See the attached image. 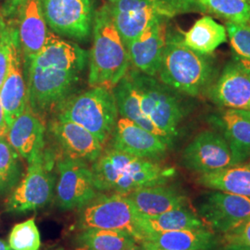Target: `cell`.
<instances>
[{
	"mask_svg": "<svg viewBox=\"0 0 250 250\" xmlns=\"http://www.w3.org/2000/svg\"><path fill=\"white\" fill-rule=\"evenodd\" d=\"M108 6L126 46L156 21L167 20L159 0H118Z\"/></svg>",
	"mask_w": 250,
	"mask_h": 250,
	"instance_id": "cell-14",
	"label": "cell"
},
{
	"mask_svg": "<svg viewBox=\"0 0 250 250\" xmlns=\"http://www.w3.org/2000/svg\"><path fill=\"white\" fill-rule=\"evenodd\" d=\"M184 44L200 55H210L227 41V31L223 24L205 15L198 19L182 35Z\"/></svg>",
	"mask_w": 250,
	"mask_h": 250,
	"instance_id": "cell-27",
	"label": "cell"
},
{
	"mask_svg": "<svg viewBox=\"0 0 250 250\" xmlns=\"http://www.w3.org/2000/svg\"><path fill=\"white\" fill-rule=\"evenodd\" d=\"M142 247H143L144 249L146 250H162V249H160V248H158L157 246H155V245H153L152 243L150 242L147 241H142L139 243Z\"/></svg>",
	"mask_w": 250,
	"mask_h": 250,
	"instance_id": "cell-37",
	"label": "cell"
},
{
	"mask_svg": "<svg viewBox=\"0 0 250 250\" xmlns=\"http://www.w3.org/2000/svg\"></svg>",
	"mask_w": 250,
	"mask_h": 250,
	"instance_id": "cell-45",
	"label": "cell"
},
{
	"mask_svg": "<svg viewBox=\"0 0 250 250\" xmlns=\"http://www.w3.org/2000/svg\"><path fill=\"white\" fill-rule=\"evenodd\" d=\"M167 33L166 19H160L126 46L134 69L157 77L166 45Z\"/></svg>",
	"mask_w": 250,
	"mask_h": 250,
	"instance_id": "cell-18",
	"label": "cell"
},
{
	"mask_svg": "<svg viewBox=\"0 0 250 250\" xmlns=\"http://www.w3.org/2000/svg\"><path fill=\"white\" fill-rule=\"evenodd\" d=\"M221 250H250V247L235 244H224Z\"/></svg>",
	"mask_w": 250,
	"mask_h": 250,
	"instance_id": "cell-36",
	"label": "cell"
},
{
	"mask_svg": "<svg viewBox=\"0 0 250 250\" xmlns=\"http://www.w3.org/2000/svg\"><path fill=\"white\" fill-rule=\"evenodd\" d=\"M0 127H9L6 123L5 112H4V108L2 107L1 102H0Z\"/></svg>",
	"mask_w": 250,
	"mask_h": 250,
	"instance_id": "cell-38",
	"label": "cell"
},
{
	"mask_svg": "<svg viewBox=\"0 0 250 250\" xmlns=\"http://www.w3.org/2000/svg\"><path fill=\"white\" fill-rule=\"evenodd\" d=\"M25 0H5L4 14L7 17H15L18 15L19 10L23 5Z\"/></svg>",
	"mask_w": 250,
	"mask_h": 250,
	"instance_id": "cell-35",
	"label": "cell"
},
{
	"mask_svg": "<svg viewBox=\"0 0 250 250\" xmlns=\"http://www.w3.org/2000/svg\"><path fill=\"white\" fill-rule=\"evenodd\" d=\"M48 129L65 157L93 163L103 152V145L94 134L72 122L55 116Z\"/></svg>",
	"mask_w": 250,
	"mask_h": 250,
	"instance_id": "cell-17",
	"label": "cell"
},
{
	"mask_svg": "<svg viewBox=\"0 0 250 250\" xmlns=\"http://www.w3.org/2000/svg\"><path fill=\"white\" fill-rule=\"evenodd\" d=\"M182 161L187 169L198 174L234 165L231 148L224 135L211 130L196 135L183 152Z\"/></svg>",
	"mask_w": 250,
	"mask_h": 250,
	"instance_id": "cell-12",
	"label": "cell"
},
{
	"mask_svg": "<svg viewBox=\"0 0 250 250\" xmlns=\"http://www.w3.org/2000/svg\"><path fill=\"white\" fill-rule=\"evenodd\" d=\"M113 93L116 99L119 115L126 118L134 124L139 125L145 130L160 137L169 147L173 145V140L166 134H164L144 114L140 105V99L138 93L134 88L130 78L125 75L120 83L113 88Z\"/></svg>",
	"mask_w": 250,
	"mask_h": 250,
	"instance_id": "cell-24",
	"label": "cell"
},
{
	"mask_svg": "<svg viewBox=\"0 0 250 250\" xmlns=\"http://www.w3.org/2000/svg\"><path fill=\"white\" fill-rule=\"evenodd\" d=\"M197 185L216 191L250 197V162L199 174Z\"/></svg>",
	"mask_w": 250,
	"mask_h": 250,
	"instance_id": "cell-26",
	"label": "cell"
},
{
	"mask_svg": "<svg viewBox=\"0 0 250 250\" xmlns=\"http://www.w3.org/2000/svg\"><path fill=\"white\" fill-rule=\"evenodd\" d=\"M0 21H1V18H0Z\"/></svg>",
	"mask_w": 250,
	"mask_h": 250,
	"instance_id": "cell-44",
	"label": "cell"
},
{
	"mask_svg": "<svg viewBox=\"0 0 250 250\" xmlns=\"http://www.w3.org/2000/svg\"><path fill=\"white\" fill-rule=\"evenodd\" d=\"M225 28L235 57L250 62V23L227 21Z\"/></svg>",
	"mask_w": 250,
	"mask_h": 250,
	"instance_id": "cell-32",
	"label": "cell"
},
{
	"mask_svg": "<svg viewBox=\"0 0 250 250\" xmlns=\"http://www.w3.org/2000/svg\"><path fill=\"white\" fill-rule=\"evenodd\" d=\"M208 93L220 107L250 110V62L235 57L226 64Z\"/></svg>",
	"mask_w": 250,
	"mask_h": 250,
	"instance_id": "cell-13",
	"label": "cell"
},
{
	"mask_svg": "<svg viewBox=\"0 0 250 250\" xmlns=\"http://www.w3.org/2000/svg\"><path fill=\"white\" fill-rule=\"evenodd\" d=\"M53 250H65V249H62V248H57V249H55ZM85 250V249H83V248H79V249H76V250Z\"/></svg>",
	"mask_w": 250,
	"mask_h": 250,
	"instance_id": "cell-41",
	"label": "cell"
},
{
	"mask_svg": "<svg viewBox=\"0 0 250 250\" xmlns=\"http://www.w3.org/2000/svg\"><path fill=\"white\" fill-rule=\"evenodd\" d=\"M232 151L235 164L250 159V110L224 108L216 120Z\"/></svg>",
	"mask_w": 250,
	"mask_h": 250,
	"instance_id": "cell-21",
	"label": "cell"
},
{
	"mask_svg": "<svg viewBox=\"0 0 250 250\" xmlns=\"http://www.w3.org/2000/svg\"><path fill=\"white\" fill-rule=\"evenodd\" d=\"M109 3H113V2H116L118 0H107Z\"/></svg>",
	"mask_w": 250,
	"mask_h": 250,
	"instance_id": "cell-42",
	"label": "cell"
},
{
	"mask_svg": "<svg viewBox=\"0 0 250 250\" xmlns=\"http://www.w3.org/2000/svg\"><path fill=\"white\" fill-rule=\"evenodd\" d=\"M75 242L87 250H125L138 244L129 232L98 228L78 231Z\"/></svg>",
	"mask_w": 250,
	"mask_h": 250,
	"instance_id": "cell-28",
	"label": "cell"
},
{
	"mask_svg": "<svg viewBox=\"0 0 250 250\" xmlns=\"http://www.w3.org/2000/svg\"><path fill=\"white\" fill-rule=\"evenodd\" d=\"M137 91L144 114L172 140L178 134L185 109L176 92L154 76L135 69L126 74Z\"/></svg>",
	"mask_w": 250,
	"mask_h": 250,
	"instance_id": "cell-6",
	"label": "cell"
},
{
	"mask_svg": "<svg viewBox=\"0 0 250 250\" xmlns=\"http://www.w3.org/2000/svg\"><path fill=\"white\" fill-rule=\"evenodd\" d=\"M214 74L211 62L185 45L182 35L167 33L157 74L161 83L180 94L198 97L210 88Z\"/></svg>",
	"mask_w": 250,
	"mask_h": 250,
	"instance_id": "cell-4",
	"label": "cell"
},
{
	"mask_svg": "<svg viewBox=\"0 0 250 250\" xmlns=\"http://www.w3.org/2000/svg\"><path fill=\"white\" fill-rule=\"evenodd\" d=\"M18 36L24 67L45 46L51 32L40 0H25L18 12Z\"/></svg>",
	"mask_w": 250,
	"mask_h": 250,
	"instance_id": "cell-19",
	"label": "cell"
},
{
	"mask_svg": "<svg viewBox=\"0 0 250 250\" xmlns=\"http://www.w3.org/2000/svg\"><path fill=\"white\" fill-rule=\"evenodd\" d=\"M57 169L55 203L61 210L79 209L99 194L87 162L62 156L57 161Z\"/></svg>",
	"mask_w": 250,
	"mask_h": 250,
	"instance_id": "cell-10",
	"label": "cell"
},
{
	"mask_svg": "<svg viewBox=\"0 0 250 250\" xmlns=\"http://www.w3.org/2000/svg\"><path fill=\"white\" fill-rule=\"evenodd\" d=\"M0 102L9 128L14 120L23 112L28 104L22 56L16 28L13 30L10 40L9 65L5 80L0 87Z\"/></svg>",
	"mask_w": 250,
	"mask_h": 250,
	"instance_id": "cell-15",
	"label": "cell"
},
{
	"mask_svg": "<svg viewBox=\"0 0 250 250\" xmlns=\"http://www.w3.org/2000/svg\"><path fill=\"white\" fill-rule=\"evenodd\" d=\"M110 137V148L149 161L161 160L170 148L160 137L124 117L118 119Z\"/></svg>",
	"mask_w": 250,
	"mask_h": 250,
	"instance_id": "cell-16",
	"label": "cell"
},
{
	"mask_svg": "<svg viewBox=\"0 0 250 250\" xmlns=\"http://www.w3.org/2000/svg\"><path fill=\"white\" fill-rule=\"evenodd\" d=\"M47 26L57 36L84 41L92 34L95 0H40Z\"/></svg>",
	"mask_w": 250,
	"mask_h": 250,
	"instance_id": "cell-9",
	"label": "cell"
},
{
	"mask_svg": "<svg viewBox=\"0 0 250 250\" xmlns=\"http://www.w3.org/2000/svg\"><path fill=\"white\" fill-rule=\"evenodd\" d=\"M197 214L210 231L224 234L250 219V197L214 190L202 197Z\"/></svg>",
	"mask_w": 250,
	"mask_h": 250,
	"instance_id": "cell-11",
	"label": "cell"
},
{
	"mask_svg": "<svg viewBox=\"0 0 250 250\" xmlns=\"http://www.w3.org/2000/svg\"><path fill=\"white\" fill-rule=\"evenodd\" d=\"M55 157L45 149L28 163L26 174L10 193L6 209L21 214L36 211L48 205L55 196V177L52 168Z\"/></svg>",
	"mask_w": 250,
	"mask_h": 250,
	"instance_id": "cell-7",
	"label": "cell"
},
{
	"mask_svg": "<svg viewBox=\"0 0 250 250\" xmlns=\"http://www.w3.org/2000/svg\"><path fill=\"white\" fill-rule=\"evenodd\" d=\"M15 27L7 24L2 19L0 21V87L5 80L9 65V45Z\"/></svg>",
	"mask_w": 250,
	"mask_h": 250,
	"instance_id": "cell-33",
	"label": "cell"
},
{
	"mask_svg": "<svg viewBox=\"0 0 250 250\" xmlns=\"http://www.w3.org/2000/svg\"><path fill=\"white\" fill-rule=\"evenodd\" d=\"M8 244L12 250H40L41 235L35 218L15 224L9 232Z\"/></svg>",
	"mask_w": 250,
	"mask_h": 250,
	"instance_id": "cell-31",
	"label": "cell"
},
{
	"mask_svg": "<svg viewBox=\"0 0 250 250\" xmlns=\"http://www.w3.org/2000/svg\"><path fill=\"white\" fill-rule=\"evenodd\" d=\"M90 167L99 192L113 191L122 196L141 188L166 185L175 175L171 167L110 147L103 150Z\"/></svg>",
	"mask_w": 250,
	"mask_h": 250,
	"instance_id": "cell-2",
	"label": "cell"
},
{
	"mask_svg": "<svg viewBox=\"0 0 250 250\" xmlns=\"http://www.w3.org/2000/svg\"><path fill=\"white\" fill-rule=\"evenodd\" d=\"M0 250H12L9 248V244L5 240L0 239Z\"/></svg>",
	"mask_w": 250,
	"mask_h": 250,
	"instance_id": "cell-39",
	"label": "cell"
},
{
	"mask_svg": "<svg viewBox=\"0 0 250 250\" xmlns=\"http://www.w3.org/2000/svg\"><path fill=\"white\" fill-rule=\"evenodd\" d=\"M128 197L138 212L159 215L173 209L186 208L188 197L174 187L166 185L141 188L129 194Z\"/></svg>",
	"mask_w": 250,
	"mask_h": 250,
	"instance_id": "cell-22",
	"label": "cell"
},
{
	"mask_svg": "<svg viewBox=\"0 0 250 250\" xmlns=\"http://www.w3.org/2000/svg\"><path fill=\"white\" fill-rule=\"evenodd\" d=\"M143 241L166 250H214L218 246L214 232L207 228L154 233Z\"/></svg>",
	"mask_w": 250,
	"mask_h": 250,
	"instance_id": "cell-25",
	"label": "cell"
},
{
	"mask_svg": "<svg viewBox=\"0 0 250 250\" xmlns=\"http://www.w3.org/2000/svg\"><path fill=\"white\" fill-rule=\"evenodd\" d=\"M200 11H208L236 23H250L249 0H194Z\"/></svg>",
	"mask_w": 250,
	"mask_h": 250,
	"instance_id": "cell-30",
	"label": "cell"
},
{
	"mask_svg": "<svg viewBox=\"0 0 250 250\" xmlns=\"http://www.w3.org/2000/svg\"><path fill=\"white\" fill-rule=\"evenodd\" d=\"M146 250L144 249L143 247L139 244H137V245H135L134 247H131V248H129V249H127V250Z\"/></svg>",
	"mask_w": 250,
	"mask_h": 250,
	"instance_id": "cell-40",
	"label": "cell"
},
{
	"mask_svg": "<svg viewBox=\"0 0 250 250\" xmlns=\"http://www.w3.org/2000/svg\"><path fill=\"white\" fill-rule=\"evenodd\" d=\"M89 53L51 33L45 46L24 67L28 104L42 116L72 96L88 64Z\"/></svg>",
	"mask_w": 250,
	"mask_h": 250,
	"instance_id": "cell-1",
	"label": "cell"
},
{
	"mask_svg": "<svg viewBox=\"0 0 250 250\" xmlns=\"http://www.w3.org/2000/svg\"><path fill=\"white\" fill-rule=\"evenodd\" d=\"M92 34L93 45L88 59L90 87L113 90L130 70L131 62L108 4L96 10Z\"/></svg>",
	"mask_w": 250,
	"mask_h": 250,
	"instance_id": "cell-3",
	"label": "cell"
},
{
	"mask_svg": "<svg viewBox=\"0 0 250 250\" xmlns=\"http://www.w3.org/2000/svg\"><path fill=\"white\" fill-rule=\"evenodd\" d=\"M249 2H250V0H249Z\"/></svg>",
	"mask_w": 250,
	"mask_h": 250,
	"instance_id": "cell-43",
	"label": "cell"
},
{
	"mask_svg": "<svg viewBox=\"0 0 250 250\" xmlns=\"http://www.w3.org/2000/svg\"><path fill=\"white\" fill-rule=\"evenodd\" d=\"M224 244H235L250 247V218L232 231L224 233Z\"/></svg>",
	"mask_w": 250,
	"mask_h": 250,
	"instance_id": "cell-34",
	"label": "cell"
},
{
	"mask_svg": "<svg viewBox=\"0 0 250 250\" xmlns=\"http://www.w3.org/2000/svg\"><path fill=\"white\" fill-rule=\"evenodd\" d=\"M45 125L42 116L27 104L23 112L9 126L7 140L20 157L30 163L45 149Z\"/></svg>",
	"mask_w": 250,
	"mask_h": 250,
	"instance_id": "cell-20",
	"label": "cell"
},
{
	"mask_svg": "<svg viewBox=\"0 0 250 250\" xmlns=\"http://www.w3.org/2000/svg\"><path fill=\"white\" fill-rule=\"evenodd\" d=\"M20 155L7 138L0 139V197L10 194L21 180Z\"/></svg>",
	"mask_w": 250,
	"mask_h": 250,
	"instance_id": "cell-29",
	"label": "cell"
},
{
	"mask_svg": "<svg viewBox=\"0 0 250 250\" xmlns=\"http://www.w3.org/2000/svg\"><path fill=\"white\" fill-rule=\"evenodd\" d=\"M136 227L141 241L146 236L154 233L206 228L200 218L186 208L159 215H145L138 212Z\"/></svg>",
	"mask_w": 250,
	"mask_h": 250,
	"instance_id": "cell-23",
	"label": "cell"
},
{
	"mask_svg": "<svg viewBox=\"0 0 250 250\" xmlns=\"http://www.w3.org/2000/svg\"><path fill=\"white\" fill-rule=\"evenodd\" d=\"M55 111L56 117L89 131L102 145L111 136L120 116L113 90L105 87H91L83 93L72 95Z\"/></svg>",
	"mask_w": 250,
	"mask_h": 250,
	"instance_id": "cell-5",
	"label": "cell"
},
{
	"mask_svg": "<svg viewBox=\"0 0 250 250\" xmlns=\"http://www.w3.org/2000/svg\"><path fill=\"white\" fill-rule=\"evenodd\" d=\"M137 214L133 202L126 196L115 193L107 196L99 192L89 203L79 208L75 228L78 231L92 228L125 231L140 243L141 236L136 227Z\"/></svg>",
	"mask_w": 250,
	"mask_h": 250,
	"instance_id": "cell-8",
	"label": "cell"
}]
</instances>
